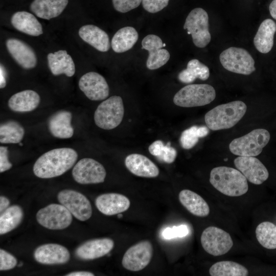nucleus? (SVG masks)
Here are the masks:
<instances>
[{
  "label": "nucleus",
  "instance_id": "obj_1",
  "mask_svg": "<svg viewBox=\"0 0 276 276\" xmlns=\"http://www.w3.org/2000/svg\"><path fill=\"white\" fill-rule=\"evenodd\" d=\"M78 158L76 151L71 148L54 149L42 154L33 166L35 176L51 178L60 176L70 170Z\"/></svg>",
  "mask_w": 276,
  "mask_h": 276
},
{
  "label": "nucleus",
  "instance_id": "obj_2",
  "mask_svg": "<svg viewBox=\"0 0 276 276\" xmlns=\"http://www.w3.org/2000/svg\"><path fill=\"white\" fill-rule=\"evenodd\" d=\"M210 182L220 193L228 196H240L248 190L246 177L236 169L225 166L213 168Z\"/></svg>",
  "mask_w": 276,
  "mask_h": 276
},
{
  "label": "nucleus",
  "instance_id": "obj_3",
  "mask_svg": "<svg viewBox=\"0 0 276 276\" xmlns=\"http://www.w3.org/2000/svg\"><path fill=\"white\" fill-rule=\"evenodd\" d=\"M246 105L241 101H234L219 105L205 114L206 126L212 130L226 129L234 126L245 114Z\"/></svg>",
  "mask_w": 276,
  "mask_h": 276
},
{
  "label": "nucleus",
  "instance_id": "obj_4",
  "mask_svg": "<svg viewBox=\"0 0 276 276\" xmlns=\"http://www.w3.org/2000/svg\"><path fill=\"white\" fill-rule=\"evenodd\" d=\"M270 138V133L267 130L256 129L241 137L234 139L229 145V149L236 155L256 156L262 152Z\"/></svg>",
  "mask_w": 276,
  "mask_h": 276
},
{
  "label": "nucleus",
  "instance_id": "obj_5",
  "mask_svg": "<svg viewBox=\"0 0 276 276\" xmlns=\"http://www.w3.org/2000/svg\"><path fill=\"white\" fill-rule=\"evenodd\" d=\"M215 97V90L209 84H189L176 93L173 102L182 107L202 106L210 104Z\"/></svg>",
  "mask_w": 276,
  "mask_h": 276
},
{
  "label": "nucleus",
  "instance_id": "obj_6",
  "mask_svg": "<svg viewBox=\"0 0 276 276\" xmlns=\"http://www.w3.org/2000/svg\"><path fill=\"white\" fill-rule=\"evenodd\" d=\"M124 114L122 98L113 96L101 102L95 111L96 125L104 130H111L119 126Z\"/></svg>",
  "mask_w": 276,
  "mask_h": 276
},
{
  "label": "nucleus",
  "instance_id": "obj_7",
  "mask_svg": "<svg viewBox=\"0 0 276 276\" xmlns=\"http://www.w3.org/2000/svg\"><path fill=\"white\" fill-rule=\"evenodd\" d=\"M183 29L187 30L188 34L191 35L194 45L198 48H204L211 41L209 16L202 8L191 10L186 19Z\"/></svg>",
  "mask_w": 276,
  "mask_h": 276
},
{
  "label": "nucleus",
  "instance_id": "obj_8",
  "mask_svg": "<svg viewBox=\"0 0 276 276\" xmlns=\"http://www.w3.org/2000/svg\"><path fill=\"white\" fill-rule=\"evenodd\" d=\"M219 59L223 67L233 73L248 75L256 70L253 58L242 48L230 47L220 54Z\"/></svg>",
  "mask_w": 276,
  "mask_h": 276
},
{
  "label": "nucleus",
  "instance_id": "obj_9",
  "mask_svg": "<svg viewBox=\"0 0 276 276\" xmlns=\"http://www.w3.org/2000/svg\"><path fill=\"white\" fill-rule=\"evenodd\" d=\"M72 214L63 205L52 203L40 209L36 215L39 224L52 230L67 228L72 222Z\"/></svg>",
  "mask_w": 276,
  "mask_h": 276
},
{
  "label": "nucleus",
  "instance_id": "obj_10",
  "mask_svg": "<svg viewBox=\"0 0 276 276\" xmlns=\"http://www.w3.org/2000/svg\"><path fill=\"white\" fill-rule=\"evenodd\" d=\"M200 241L204 250L214 256L226 254L233 245L230 235L215 226L205 228L201 234Z\"/></svg>",
  "mask_w": 276,
  "mask_h": 276
},
{
  "label": "nucleus",
  "instance_id": "obj_11",
  "mask_svg": "<svg viewBox=\"0 0 276 276\" xmlns=\"http://www.w3.org/2000/svg\"><path fill=\"white\" fill-rule=\"evenodd\" d=\"M74 180L80 184H95L104 181L106 172L104 166L91 158L79 160L72 170Z\"/></svg>",
  "mask_w": 276,
  "mask_h": 276
},
{
  "label": "nucleus",
  "instance_id": "obj_12",
  "mask_svg": "<svg viewBox=\"0 0 276 276\" xmlns=\"http://www.w3.org/2000/svg\"><path fill=\"white\" fill-rule=\"evenodd\" d=\"M57 198L60 204L78 220L84 221L91 216V203L82 193L75 190L65 189L59 192Z\"/></svg>",
  "mask_w": 276,
  "mask_h": 276
},
{
  "label": "nucleus",
  "instance_id": "obj_13",
  "mask_svg": "<svg viewBox=\"0 0 276 276\" xmlns=\"http://www.w3.org/2000/svg\"><path fill=\"white\" fill-rule=\"evenodd\" d=\"M153 255L151 242L141 241L129 248L124 254L122 264L129 271H138L145 268L150 263Z\"/></svg>",
  "mask_w": 276,
  "mask_h": 276
},
{
  "label": "nucleus",
  "instance_id": "obj_14",
  "mask_svg": "<svg viewBox=\"0 0 276 276\" xmlns=\"http://www.w3.org/2000/svg\"><path fill=\"white\" fill-rule=\"evenodd\" d=\"M79 87L86 97L92 101L106 99L109 94V88L105 79L100 74L90 72L79 79Z\"/></svg>",
  "mask_w": 276,
  "mask_h": 276
},
{
  "label": "nucleus",
  "instance_id": "obj_15",
  "mask_svg": "<svg viewBox=\"0 0 276 276\" xmlns=\"http://www.w3.org/2000/svg\"><path fill=\"white\" fill-rule=\"evenodd\" d=\"M163 43L162 39L154 34H149L143 39L142 49L149 53L146 61V66L148 69L156 70L169 61L170 55L166 49H163Z\"/></svg>",
  "mask_w": 276,
  "mask_h": 276
},
{
  "label": "nucleus",
  "instance_id": "obj_16",
  "mask_svg": "<svg viewBox=\"0 0 276 276\" xmlns=\"http://www.w3.org/2000/svg\"><path fill=\"white\" fill-rule=\"evenodd\" d=\"M237 169L251 183L259 185L266 181L269 173L263 163L254 156H240L234 161Z\"/></svg>",
  "mask_w": 276,
  "mask_h": 276
},
{
  "label": "nucleus",
  "instance_id": "obj_17",
  "mask_svg": "<svg viewBox=\"0 0 276 276\" xmlns=\"http://www.w3.org/2000/svg\"><path fill=\"white\" fill-rule=\"evenodd\" d=\"M7 49L16 62L26 70L34 68L37 63L36 54L27 43L16 38L6 40Z\"/></svg>",
  "mask_w": 276,
  "mask_h": 276
},
{
  "label": "nucleus",
  "instance_id": "obj_18",
  "mask_svg": "<svg viewBox=\"0 0 276 276\" xmlns=\"http://www.w3.org/2000/svg\"><path fill=\"white\" fill-rule=\"evenodd\" d=\"M34 258L37 262L42 264H63L69 261L70 253L61 245L49 243L38 246L34 251Z\"/></svg>",
  "mask_w": 276,
  "mask_h": 276
},
{
  "label": "nucleus",
  "instance_id": "obj_19",
  "mask_svg": "<svg viewBox=\"0 0 276 276\" xmlns=\"http://www.w3.org/2000/svg\"><path fill=\"white\" fill-rule=\"evenodd\" d=\"M114 247L113 241L108 238L87 241L75 250L76 256L82 260H91L107 255Z\"/></svg>",
  "mask_w": 276,
  "mask_h": 276
},
{
  "label": "nucleus",
  "instance_id": "obj_20",
  "mask_svg": "<svg viewBox=\"0 0 276 276\" xmlns=\"http://www.w3.org/2000/svg\"><path fill=\"white\" fill-rule=\"evenodd\" d=\"M95 204L101 213L111 216L127 211L130 207V202L125 195L110 193L98 196L96 199Z\"/></svg>",
  "mask_w": 276,
  "mask_h": 276
},
{
  "label": "nucleus",
  "instance_id": "obj_21",
  "mask_svg": "<svg viewBox=\"0 0 276 276\" xmlns=\"http://www.w3.org/2000/svg\"><path fill=\"white\" fill-rule=\"evenodd\" d=\"M125 165L131 173L139 177L154 178L159 173L156 165L142 154L133 153L128 155L125 158Z\"/></svg>",
  "mask_w": 276,
  "mask_h": 276
},
{
  "label": "nucleus",
  "instance_id": "obj_22",
  "mask_svg": "<svg viewBox=\"0 0 276 276\" xmlns=\"http://www.w3.org/2000/svg\"><path fill=\"white\" fill-rule=\"evenodd\" d=\"M72 120V113L67 110H60L52 114L48 122L51 134L61 139L72 137L74 132Z\"/></svg>",
  "mask_w": 276,
  "mask_h": 276
},
{
  "label": "nucleus",
  "instance_id": "obj_23",
  "mask_svg": "<svg viewBox=\"0 0 276 276\" xmlns=\"http://www.w3.org/2000/svg\"><path fill=\"white\" fill-rule=\"evenodd\" d=\"M81 38L95 49L102 52H107L110 47L107 34L99 27L93 25H86L79 30Z\"/></svg>",
  "mask_w": 276,
  "mask_h": 276
},
{
  "label": "nucleus",
  "instance_id": "obj_24",
  "mask_svg": "<svg viewBox=\"0 0 276 276\" xmlns=\"http://www.w3.org/2000/svg\"><path fill=\"white\" fill-rule=\"evenodd\" d=\"M49 67L55 76L65 74L72 77L75 73V65L71 56L65 50L50 53L47 56Z\"/></svg>",
  "mask_w": 276,
  "mask_h": 276
},
{
  "label": "nucleus",
  "instance_id": "obj_25",
  "mask_svg": "<svg viewBox=\"0 0 276 276\" xmlns=\"http://www.w3.org/2000/svg\"><path fill=\"white\" fill-rule=\"evenodd\" d=\"M40 101V96L36 91L27 89L12 95L8 101V106L15 112H30L38 107Z\"/></svg>",
  "mask_w": 276,
  "mask_h": 276
},
{
  "label": "nucleus",
  "instance_id": "obj_26",
  "mask_svg": "<svg viewBox=\"0 0 276 276\" xmlns=\"http://www.w3.org/2000/svg\"><path fill=\"white\" fill-rule=\"evenodd\" d=\"M68 2V0H34L30 8L37 17L50 20L61 14Z\"/></svg>",
  "mask_w": 276,
  "mask_h": 276
},
{
  "label": "nucleus",
  "instance_id": "obj_27",
  "mask_svg": "<svg viewBox=\"0 0 276 276\" xmlns=\"http://www.w3.org/2000/svg\"><path fill=\"white\" fill-rule=\"evenodd\" d=\"M11 22L17 30L33 36L43 33L42 27L32 14L27 11H18L13 14Z\"/></svg>",
  "mask_w": 276,
  "mask_h": 276
},
{
  "label": "nucleus",
  "instance_id": "obj_28",
  "mask_svg": "<svg viewBox=\"0 0 276 276\" xmlns=\"http://www.w3.org/2000/svg\"><path fill=\"white\" fill-rule=\"evenodd\" d=\"M275 32L276 24L272 19H266L261 22L254 38V45L259 52L266 54L271 51Z\"/></svg>",
  "mask_w": 276,
  "mask_h": 276
},
{
  "label": "nucleus",
  "instance_id": "obj_29",
  "mask_svg": "<svg viewBox=\"0 0 276 276\" xmlns=\"http://www.w3.org/2000/svg\"><path fill=\"white\" fill-rule=\"evenodd\" d=\"M181 204L191 214L198 217H206L210 213V208L204 199L195 192L185 189L178 196Z\"/></svg>",
  "mask_w": 276,
  "mask_h": 276
},
{
  "label": "nucleus",
  "instance_id": "obj_30",
  "mask_svg": "<svg viewBox=\"0 0 276 276\" xmlns=\"http://www.w3.org/2000/svg\"><path fill=\"white\" fill-rule=\"evenodd\" d=\"M139 38L137 31L132 27H125L119 29L113 35L111 45L117 53L125 52L131 49Z\"/></svg>",
  "mask_w": 276,
  "mask_h": 276
},
{
  "label": "nucleus",
  "instance_id": "obj_31",
  "mask_svg": "<svg viewBox=\"0 0 276 276\" xmlns=\"http://www.w3.org/2000/svg\"><path fill=\"white\" fill-rule=\"evenodd\" d=\"M210 76L209 67L198 59L190 60L187 68L181 71L178 75V79L183 83H191L196 78L201 80H207Z\"/></svg>",
  "mask_w": 276,
  "mask_h": 276
},
{
  "label": "nucleus",
  "instance_id": "obj_32",
  "mask_svg": "<svg viewBox=\"0 0 276 276\" xmlns=\"http://www.w3.org/2000/svg\"><path fill=\"white\" fill-rule=\"evenodd\" d=\"M24 212L18 205L9 206L0 216V234L4 235L17 227L23 219Z\"/></svg>",
  "mask_w": 276,
  "mask_h": 276
},
{
  "label": "nucleus",
  "instance_id": "obj_33",
  "mask_svg": "<svg viewBox=\"0 0 276 276\" xmlns=\"http://www.w3.org/2000/svg\"><path fill=\"white\" fill-rule=\"evenodd\" d=\"M25 129L18 122L10 120L0 126V142L3 144H17L23 139Z\"/></svg>",
  "mask_w": 276,
  "mask_h": 276
},
{
  "label": "nucleus",
  "instance_id": "obj_34",
  "mask_svg": "<svg viewBox=\"0 0 276 276\" xmlns=\"http://www.w3.org/2000/svg\"><path fill=\"white\" fill-rule=\"evenodd\" d=\"M209 273L212 276H247L248 271L238 263L224 261L214 264L209 269Z\"/></svg>",
  "mask_w": 276,
  "mask_h": 276
},
{
  "label": "nucleus",
  "instance_id": "obj_35",
  "mask_svg": "<svg viewBox=\"0 0 276 276\" xmlns=\"http://www.w3.org/2000/svg\"><path fill=\"white\" fill-rule=\"evenodd\" d=\"M256 238L264 247L276 248V225L272 222L264 221L259 224L256 229Z\"/></svg>",
  "mask_w": 276,
  "mask_h": 276
},
{
  "label": "nucleus",
  "instance_id": "obj_36",
  "mask_svg": "<svg viewBox=\"0 0 276 276\" xmlns=\"http://www.w3.org/2000/svg\"><path fill=\"white\" fill-rule=\"evenodd\" d=\"M197 129L198 126H193L182 132L180 143L183 149H191L198 143L199 136Z\"/></svg>",
  "mask_w": 276,
  "mask_h": 276
},
{
  "label": "nucleus",
  "instance_id": "obj_37",
  "mask_svg": "<svg viewBox=\"0 0 276 276\" xmlns=\"http://www.w3.org/2000/svg\"><path fill=\"white\" fill-rule=\"evenodd\" d=\"M189 233V229L186 225L181 224L177 226L167 227L162 232V236L164 239H171L175 238H182L186 236Z\"/></svg>",
  "mask_w": 276,
  "mask_h": 276
},
{
  "label": "nucleus",
  "instance_id": "obj_38",
  "mask_svg": "<svg viewBox=\"0 0 276 276\" xmlns=\"http://www.w3.org/2000/svg\"><path fill=\"white\" fill-rule=\"evenodd\" d=\"M142 0H112L114 9L121 13H126L139 6Z\"/></svg>",
  "mask_w": 276,
  "mask_h": 276
},
{
  "label": "nucleus",
  "instance_id": "obj_39",
  "mask_svg": "<svg viewBox=\"0 0 276 276\" xmlns=\"http://www.w3.org/2000/svg\"><path fill=\"white\" fill-rule=\"evenodd\" d=\"M17 263V259L6 250L0 249V270H8L13 269Z\"/></svg>",
  "mask_w": 276,
  "mask_h": 276
},
{
  "label": "nucleus",
  "instance_id": "obj_40",
  "mask_svg": "<svg viewBox=\"0 0 276 276\" xmlns=\"http://www.w3.org/2000/svg\"><path fill=\"white\" fill-rule=\"evenodd\" d=\"M169 0H142L144 9L151 13H155L167 7Z\"/></svg>",
  "mask_w": 276,
  "mask_h": 276
},
{
  "label": "nucleus",
  "instance_id": "obj_41",
  "mask_svg": "<svg viewBox=\"0 0 276 276\" xmlns=\"http://www.w3.org/2000/svg\"><path fill=\"white\" fill-rule=\"evenodd\" d=\"M177 156V151L175 148L170 146V143L165 145L160 153L156 158L160 162L167 164L173 163Z\"/></svg>",
  "mask_w": 276,
  "mask_h": 276
},
{
  "label": "nucleus",
  "instance_id": "obj_42",
  "mask_svg": "<svg viewBox=\"0 0 276 276\" xmlns=\"http://www.w3.org/2000/svg\"><path fill=\"white\" fill-rule=\"evenodd\" d=\"M12 164L8 159V151L7 147H0V172L2 173L10 169Z\"/></svg>",
  "mask_w": 276,
  "mask_h": 276
},
{
  "label": "nucleus",
  "instance_id": "obj_43",
  "mask_svg": "<svg viewBox=\"0 0 276 276\" xmlns=\"http://www.w3.org/2000/svg\"><path fill=\"white\" fill-rule=\"evenodd\" d=\"M164 146L162 141L157 140L149 146L148 150L151 154L157 157L160 153Z\"/></svg>",
  "mask_w": 276,
  "mask_h": 276
},
{
  "label": "nucleus",
  "instance_id": "obj_44",
  "mask_svg": "<svg viewBox=\"0 0 276 276\" xmlns=\"http://www.w3.org/2000/svg\"><path fill=\"white\" fill-rule=\"evenodd\" d=\"M7 73L6 68L2 64L0 65V88H4L7 83Z\"/></svg>",
  "mask_w": 276,
  "mask_h": 276
},
{
  "label": "nucleus",
  "instance_id": "obj_45",
  "mask_svg": "<svg viewBox=\"0 0 276 276\" xmlns=\"http://www.w3.org/2000/svg\"><path fill=\"white\" fill-rule=\"evenodd\" d=\"M10 205L9 200L4 196L0 197V212L2 213L6 210Z\"/></svg>",
  "mask_w": 276,
  "mask_h": 276
},
{
  "label": "nucleus",
  "instance_id": "obj_46",
  "mask_svg": "<svg viewBox=\"0 0 276 276\" xmlns=\"http://www.w3.org/2000/svg\"><path fill=\"white\" fill-rule=\"evenodd\" d=\"M66 276H94V274L89 271H74L66 274Z\"/></svg>",
  "mask_w": 276,
  "mask_h": 276
},
{
  "label": "nucleus",
  "instance_id": "obj_47",
  "mask_svg": "<svg viewBox=\"0 0 276 276\" xmlns=\"http://www.w3.org/2000/svg\"><path fill=\"white\" fill-rule=\"evenodd\" d=\"M209 128L207 126L198 127L197 131L199 138L206 136L209 132Z\"/></svg>",
  "mask_w": 276,
  "mask_h": 276
},
{
  "label": "nucleus",
  "instance_id": "obj_48",
  "mask_svg": "<svg viewBox=\"0 0 276 276\" xmlns=\"http://www.w3.org/2000/svg\"><path fill=\"white\" fill-rule=\"evenodd\" d=\"M269 12L272 18L276 20V0H273L269 6Z\"/></svg>",
  "mask_w": 276,
  "mask_h": 276
},
{
  "label": "nucleus",
  "instance_id": "obj_49",
  "mask_svg": "<svg viewBox=\"0 0 276 276\" xmlns=\"http://www.w3.org/2000/svg\"><path fill=\"white\" fill-rule=\"evenodd\" d=\"M123 216V215L121 213H119L118 214V218H121Z\"/></svg>",
  "mask_w": 276,
  "mask_h": 276
},
{
  "label": "nucleus",
  "instance_id": "obj_50",
  "mask_svg": "<svg viewBox=\"0 0 276 276\" xmlns=\"http://www.w3.org/2000/svg\"><path fill=\"white\" fill-rule=\"evenodd\" d=\"M23 263L22 262H20V264L18 265V266H22Z\"/></svg>",
  "mask_w": 276,
  "mask_h": 276
},
{
  "label": "nucleus",
  "instance_id": "obj_51",
  "mask_svg": "<svg viewBox=\"0 0 276 276\" xmlns=\"http://www.w3.org/2000/svg\"><path fill=\"white\" fill-rule=\"evenodd\" d=\"M19 145L20 146H22V145H23L22 143H21V142H20V143H19Z\"/></svg>",
  "mask_w": 276,
  "mask_h": 276
},
{
  "label": "nucleus",
  "instance_id": "obj_52",
  "mask_svg": "<svg viewBox=\"0 0 276 276\" xmlns=\"http://www.w3.org/2000/svg\"><path fill=\"white\" fill-rule=\"evenodd\" d=\"M166 45V44L165 43H163V46H164V47H165Z\"/></svg>",
  "mask_w": 276,
  "mask_h": 276
}]
</instances>
